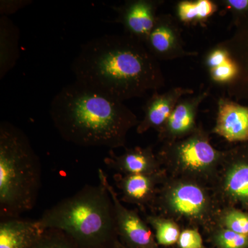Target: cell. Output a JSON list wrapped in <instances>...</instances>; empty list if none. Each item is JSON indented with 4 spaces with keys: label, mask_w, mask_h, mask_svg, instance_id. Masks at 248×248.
<instances>
[{
    "label": "cell",
    "mask_w": 248,
    "mask_h": 248,
    "mask_svg": "<svg viewBox=\"0 0 248 248\" xmlns=\"http://www.w3.org/2000/svg\"><path fill=\"white\" fill-rule=\"evenodd\" d=\"M77 82L124 102L165 84L159 61L132 36L104 35L81 45L72 63Z\"/></svg>",
    "instance_id": "cell-1"
},
{
    "label": "cell",
    "mask_w": 248,
    "mask_h": 248,
    "mask_svg": "<svg viewBox=\"0 0 248 248\" xmlns=\"http://www.w3.org/2000/svg\"><path fill=\"white\" fill-rule=\"evenodd\" d=\"M54 126L65 141L83 147L125 146L140 122L123 102L75 81L62 88L50 107Z\"/></svg>",
    "instance_id": "cell-2"
},
{
    "label": "cell",
    "mask_w": 248,
    "mask_h": 248,
    "mask_svg": "<svg viewBox=\"0 0 248 248\" xmlns=\"http://www.w3.org/2000/svg\"><path fill=\"white\" fill-rule=\"evenodd\" d=\"M38 221L63 231L79 248H107L117 239L113 202L100 180L47 209Z\"/></svg>",
    "instance_id": "cell-3"
},
{
    "label": "cell",
    "mask_w": 248,
    "mask_h": 248,
    "mask_svg": "<svg viewBox=\"0 0 248 248\" xmlns=\"http://www.w3.org/2000/svg\"><path fill=\"white\" fill-rule=\"evenodd\" d=\"M40 159L25 133L14 124H0V218H19L32 210L42 178Z\"/></svg>",
    "instance_id": "cell-4"
},
{
    "label": "cell",
    "mask_w": 248,
    "mask_h": 248,
    "mask_svg": "<svg viewBox=\"0 0 248 248\" xmlns=\"http://www.w3.org/2000/svg\"><path fill=\"white\" fill-rule=\"evenodd\" d=\"M224 155L212 146L208 134L200 126L186 138L164 143L157 156L160 163L180 172L201 177L216 169L223 162Z\"/></svg>",
    "instance_id": "cell-5"
},
{
    "label": "cell",
    "mask_w": 248,
    "mask_h": 248,
    "mask_svg": "<svg viewBox=\"0 0 248 248\" xmlns=\"http://www.w3.org/2000/svg\"><path fill=\"white\" fill-rule=\"evenodd\" d=\"M181 218L193 221L205 218L210 211L206 192L194 182L182 181L166 187L153 203Z\"/></svg>",
    "instance_id": "cell-6"
},
{
    "label": "cell",
    "mask_w": 248,
    "mask_h": 248,
    "mask_svg": "<svg viewBox=\"0 0 248 248\" xmlns=\"http://www.w3.org/2000/svg\"><path fill=\"white\" fill-rule=\"evenodd\" d=\"M99 180L110 192L114 204L116 231L121 244L127 248H159L151 228L140 217L138 212L125 208L109 182L102 169L98 170Z\"/></svg>",
    "instance_id": "cell-7"
},
{
    "label": "cell",
    "mask_w": 248,
    "mask_h": 248,
    "mask_svg": "<svg viewBox=\"0 0 248 248\" xmlns=\"http://www.w3.org/2000/svg\"><path fill=\"white\" fill-rule=\"evenodd\" d=\"M144 45L158 61H169L198 55L197 52L186 50L179 22L170 14L158 16Z\"/></svg>",
    "instance_id": "cell-8"
},
{
    "label": "cell",
    "mask_w": 248,
    "mask_h": 248,
    "mask_svg": "<svg viewBox=\"0 0 248 248\" xmlns=\"http://www.w3.org/2000/svg\"><path fill=\"white\" fill-rule=\"evenodd\" d=\"M161 0H128L112 9L117 16L114 22L123 26L125 33L145 44L154 27Z\"/></svg>",
    "instance_id": "cell-9"
},
{
    "label": "cell",
    "mask_w": 248,
    "mask_h": 248,
    "mask_svg": "<svg viewBox=\"0 0 248 248\" xmlns=\"http://www.w3.org/2000/svg\"><path fill=\"white\" fill-rule=\"evenodd\" d=\"M231 37L222 42L238 68V76L227 86L230 97L248 103V14L232 21Z\"/></svg>",
    "instance_id": "cell-10"
},
{
    "label": "cell",
    "mask_w": 248,
    "mask_h": 248,
    "mask_svg": "<svg viewBox=\"0 0 248 248\" xmlns=\"http://www.w3.org/2000/svg\"><path fill=\"white\" fill-rule=\"evenodd\" d=\"M209 94L210 91L208 89L195 95L191 94L182 98L164 126L158 131L159 140L164 143H170L194 133L198 128L197 117L199 108Z\"/></svg>",
    "instance_id": "cell-11"
},
{
    "label": "cell",
    "mask_w": 248,
    "mask_h": 248,
    "mask_svg": "<svg viewBox=\"0 0 248 248\" xmlns=\"http://www.w3.org/2000/svg\"><path fill=\"white\" fill-rule=\"evenodd\" d=\"M193 94V90L183 87L172 88L162 94L155 91L143 107L144 117L138 124L137 132L143 134L151 128L159 131L167 122L178 102L182 98Z\"/></svg>",
    "instance_id": "cell-12"
},
{
    "label": "cell",
    "mask_w": 248,
    "mask_h": 248,
    "mask_svg": "<svg viewBox=\"0 0 248 248\" xmlns=\"http://www.w3.org/2000/svg\"><path fill=\"white\" fill-rule=\"evenodd\" d=\"M213 133L230 142L248 141V106L229 98L218 99Z\"/></svg>",
    "instance_id": "cell-13"
},
{
    "label": "cell",
    "mask_w": 248,
    "mask_h": 248,
    "mask_svg": "<svg viewBox=\"0 0 248 248\" xmlns=\"http://www.w3.org/2000/svg\"><path fill=\"white\" fill-rule=\"evenodd\" d=\"M106 166L121 174H155L161 172L158 156L151 147L126 149L122 155H117L112 150L104 159Z\"/></svg>",
    "instance_id": "cell-14"
},
{
    "label": "cell",
    "mask_w": 248,
    "mask_h": 248,
    "mask_svg": "<svg viewBox=\"0 0 248 248\" xmlns=\"http://www.w3.org/2000/svg\"><path fill=\"white\" fill-rule=\"evenodd\" d=\"M161 172L155 174H121L114 176V180L122 193V201L143 207L153 203L156 192L155 186L161 180Z\"/></svg>",
    "instance_id": "cell-15"
},
{
    "label": "cell",
    "mask_w": 248,
    "mask_h": 248,
    "mask_svg": "<svg viewBox=\"0 0 248 248\" xmlns=\"http://www.w3.org/2000/svg\"><path fill=\"white\" fill-rule=\"evenodd\" d=\"M38 220L6 218L0 222V248H32L45 232Z\"/></svg>",
    "instance_id": "cell-16"
},
{
    "label": "cell",
    "mask_w": 248,
    "mask_h": 248,
    "mask_svg": "<svg viewBox=\"0 0 248 248\" xmlns=\"http://www.w3.org/2000/svg\"><path fill=\"white\" fill-rule=\"evenodd\" d=\"M227 164L223 180L225 194L235 201L248 203V162L240 159L237 151L225 152Z\"/></svg>",
    "instance_id": "cell-17"
},
{
    "label": "cell",
    "mask_w": 248,
    "mask_h": 248,
    "mask_svg": "<svg viewBox=\"0 0 248 248\" xmlns=\"http://www.w3.org/2000/svg\"><path fill=\"white\" fill-rule=\"evenodd\" d=\"M19 31L8 16L0 18V78L16 65L19 57Z\"/></svg>",
    "instance_id": "cell-18"
},
{
    "label": "cell",
    "mask_w": 248,
    "mask_h": 248,
    "mask_svg": "<svg viewBox=\"0 0 248 248\" xmlns=\"http://www.w3.org/2000/svg\"><path fill=\"white\" fill-rule=\"evenodd\" d=\"M218 4L211 0H183L176 6L178 21L186 25L203 24L216 14Z\"/></svg>",
    "instance_id": "cell-19"
},
{
    "label": "cell",
    "mask_w": 248,
    "mask_h": 248,
    "mask_svg": "<svg viewBox=\"0 0 248 248\" xmlns=\"http://www.w3.org/2000/svg\"><path fill=\"white\" fill-rule=\"evenodd\" d=\"M147 221L153 226L155 239L159 246H170L177 244L182 232L175 223L155 216L148 217Z\"/></svg>",
    "instance_id": "cell-20"
},
{
    "label": "cell",
    "mask_w": 248,
    "mask_h": 248,
    "mask_svg": "<svg viewBox=\"0 0 248 248\" xmlns=\"http://www.w3.org/2000/svg\"><path fill=\"white\" fill-rule=\"evenodd\" d=\"M32 248H79L68 234L60 230L48 228Z\"/></svg>",
    "instance_id": "cell-21"
},
{
    "label": "cell",
    "mask_w": 248,
    "mask_h": 248,
    "mask_svg": "<svg viewBox=\"0 0 248 248\" xmlns=\"http://www.w3.org/2000/svg\"><path fill=\"white\" fill-rule=\"evenodd\" d=\"M213 242L218 248H248V236L221 228L213 234Z\"/></svg>",
    "instance_id": "cell-22"
},
{
    "label": "cell",
    "mask_w": 248,
    "mask_h": 248,
    "mask_svg": "<svg viewBox=\"0 0 248 248\" xmlns=\"http://www.w3.org/2000/svg\"><path fill=\"white\" fill-rule=\"evenodd\" d=\"M208 71L213 82L227 86L234 81L239 73L237 66L232 58L221 66Z\"/></svg>",
    "instance_id": "cell-23"
},
{
    "label": "cell",
    "mask_w": 248,
    "mask_h": 248,
    "mask_svg": "<svg viewBox=\"0 0 248 248\" xmlns=\"http://www.w3.org/2000/svg\"><path fill=\"white\" fill-rule=\"evenodd\" d=\"M225 228L248 236V216L246 214L236 210H232L225 215Z\"/></svg>",
    "instance_id": "cell-24"
},
{
    "label": "cell",
    "mask_w": 248,
    "mask_h": 248,
    "mask_svg": "<svg viewBox=\"0 0 248 248\" xmlns=\"http://www.w3.org/2000/svg\"><path fill=\"white\" fill-rule=\"evenodd\" d=\"M231 55L228 50L222 43L214 46L205 55L204 58V65L206 67L208 71L217 67L221 66L231 60Z\"/></svg>",
    "instance_id": "cell-25"
},
{
    "label": "cell",
    "mask_w": 248,
    "mask_h": 248,
    "mask_svg": "<svg viewBox=\"0 0 248 248\" xmlns=\"http://www.w3.org/2000/svg\"><path fill=\"white\" fill-rule=\"evenodd\" d=\"M177 244L179 248H208L204 246L202 235L194 229L182 232Z\"/></svg>",
    "instance_id": "cell-26"
},
{
    "label": "cell",
    "mask_w": 248,
    "mask_h": 248,
    "mask_svg": "<svg viewBox=\"0 0 248 248\" xmlns=\"http://www.w3.org/2000/svg\"><path fill=\"white\" fill-rule=\"evenodd\" d=\"M217 3L231 13L232 21L248 14V0H221Z\"/></svg>",
    "instance_id": "cell-27"
},
{
    "label": "cell",
    "mask_w": 248,
    "mask_h": 248,
    "mask_svg": "<svg viewBox=\"0 0 248 248\" xmlns=\"http://www.w3.org/2000/svg\"><path fill=\"white\" fill-rule=\"evenodd\" d=\"M30 1H1L0 11L1 16H8L9 15L17 12L19 9L30 4Z\"/></svg>",
    "instance_id": "cell-28"
},
{
    "label": "cell",
    "mask_w": 248,
    "mask_h": 248,
    "mask_svg": "<svg viewBox=\"0 0 248 248\" xmlns=\"http://www.w3.org/2000/svg\"><path fill=\"white\" fill-rule=\"evenodd\" d=\"M107 248H125L124 245L121 244L120 241H119L118 238L115 239V241H112V243Z\"/></svg>",
    "instance_id": "cell-29"
}]
</instances>
